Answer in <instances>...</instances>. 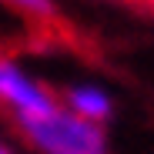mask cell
Returning a JSON list of instances; mask_svg holds the SVG:
<instances>
[{"instance_id":"obj_1","label":"cell","mask_w":154,"mask_h":154,"mask_svg":"<svg viewBox=\"0 0 154 154\" xmlns=\"http://www.w3.org/2000/svg\"><path fill=\"white\" fill-rule=\"evenodd\" d=\"M17 127L37 154H111L107 127L77 117L60 104L34 121H20Z\"/></svg>"},{"instance_id":"obj_2","label":"cell","mask_w":154,"mask_h":154,"mask_svg":"<svg viewBox=\"0 0 154 154\" xmlns=\"http://www.w3.org/2000/svg\"><path fill=\"white\" fill-rule=\"evenodd\" d=\"M60 104L57 91H50L40 77H34L14 54L0 50V107H4L17 124L34 121Z\"/></svg>"},{"instance_id":"obj_3","label":"cell","mask_w":154,"mask_h":154,"mask_svg":"<svg viewBox=\"0 0 154 154\" xmlns=\"http://www.w3.org/2000/svg\"><path fill=\"white\" fill-rule=\"evenodd\" d=\"M57 100L70 114L84 117L91 124H100V127H107V121L114 117V94L97 81H74L57 94Z\"/></svg>"},{"instance_id":"obj_4","label":"cell","mask_w":154,"mask_h":154,"mask_svg":"<svg viewBox=\"0 0 154 154\" xmlns=\"http://www.w3.org/2000/svg\"><path fill=\"white\" fill-rule=\"evenodd\" d=\"M4 7L30 17V20H50L54 17V0H0Z\"/></svg>"},{"instance_id":"obj_5","label":"cell","mask_w":154,"mask_h":154,"mask_svg":"<svg viewBox=\"0 0 154 154\" xmlns=\"http://www.w3.org/2000/svg\"><path fill=\"white\" fill-rule=\"evenodd\" d=\"M0 154H14V151H10V147H7V144H0Z\"/></svg>"},{"instance_id":"obj_6","label":"cell","mask_w":154,"mask_h":154,"mask_svg":"<svg viewBox=\"0 0 154 154\" xmlns=\"http://www.w3.org/2000/svg\"><path fill=\"white\" fill-rule=\"evenodd\" d=\"M141 4H144V7H151V10H154V0H141Z\"/></svg>"}]
</instances>
